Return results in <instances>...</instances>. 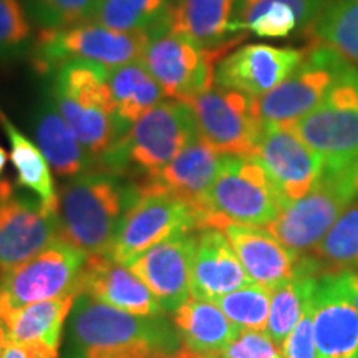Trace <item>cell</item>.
I'll use <instances>...</instances> for the list:
<instances>
[{
	"label": "cell",
	"instance_id": "6da1fadb",
	"mask_svg": "<svg viewBox=\"0 0 358 358\" xmlns=\"http://www.w3.org/2000/svg\"><path fill=\"white\" fill-rule=\"evenodd\" d=\"M181 340L166 315H134L80 294L64 358H173Z\"/></svg>",
	"mask_w": 358,
	"mask_h": 358
},
{
	"label": "cell",
	"instance_id": "7a4b0ae2",
	"mask_svg": "<svg viewBox=\"0 0 358 358\" xmlns=\"http://www.w3.org/2000/svg\"><path fill=\"white\" fill-rule=\"evenodd\" d=\"M136 196V182L105 168L70 178L57 194L58 239L88 257L108 256Z\"/></svg>",
	"mask_w": 358,
	"mask_h": 358
},
{
	"label": "cell",
	"instance_id": "3957f363",
	"mask_svg": "<svg viewBox=\"0 0 358 358\" xmlns=\"http://www.w3.org/2000/svg\"><path fill=\"white\" fill-rule=\"evenodd\" d=\"M106 70L88 62H66L52 71L48 90L58 113L98 166L127 133L111 103Z\"/></svg>",
	"mask_w": 358,
	"mask_h": 358
},
{
	"label": "cell",
	"instance_id": "277c9868",
	"mask_svg": "<svg viewBox=\"0 0 358 358\" xmlns=\"http://www.w3.org/2000/svg\"><path fill=\"white\" fill-rule=\"evenodd\" d=\"M198 134L185 101L164 100L133 123L100 168L141 182L158 174Z\"/></svg>",
	"mask_w": 358,
	"mask_h": 358
},
{
	"label": "cell",
	"instance_id": "5b68a950",
	"mask_svg": "<svg viewBox=\"0 0 358 358\" xmlns=\"http://www.w3.org/2000/svg\"><path fill=\"white\" fill-rule=\"evenodd\" d=\"M285 204L256 159L226 156L201 206L199 231L229 224L267 227Z\"/></svg>",
	"mask_w": 358,
	"mask_h": 358
},
{
	"label": "cell",
	"instance_id": "8992f818",
	"mask_svg": "<svg viewBox=\"0 0 358 358\" xmlns=\"http://www.w3.org/2000/svg\"><path fill=\"white\" fill-rule=\"evenodd\" d=\"M285 127V124H284ZM324 163V171L358 166V69L350 65L317 108L287 124Z\"/></svg>",
	"mask_w": 358,
	"mask_h": 358
},
{
	"label": "cell",
	"instance_id": "52a82bcc",
	"mask_svg": "<svg viewBox=\"0 0 358 358\" xmlns=\"http://www.w3.org/2000/svg\"><path fill=\"white\" fill-rule=\"evenodd\" d=\"M358 198V166L324 171L306 196L285 204L267 229L295 256H308L335 221Z\"/></svg>",
	"mask_w": 358,
	"mask_h": 358
},
{
	"label": "cell",
	"instance_id": "ba28073f",
	"mask_svg": "<svg viewBox=\"0 0 358 358\" xmlns=\"http://www.w3.org/2000/svg\"><path fill=\"white\" fill-rule=\"evenodd\" d=\"M148 37V32H116L93 22L58 32H40L34 43V66L40 75L73 60L115 69L141 60Z\"/></svg>",
	"mask_w": 358,
	"mask_h": 358
},
{
	"label": "cell",
	"instance_id": "9c48e42d",
	"mask_svg": "<svg viewBox=\"0 0 358 358\" xmlns=\"http://www.w3.org/2000/svg\"><path fill=\"white\" fill-rule=\"evenodd\" d=\"M136 199L124 214L108 252L124 266L168 237L199 231V214L185 199L150 182H136Z\"/></svg>",
	"mask_w": 358,
	"mask_h": 358
},
{
	"label": "cell",
	"instance_id": "30bf717a",
	"mask_svg": "<svg viewBox=\"0 0 358 358\" xmlns=\"http://www.w3.org/2000/svg\"><path fill=\"white\" fill-rule=\"evenodd\" d=\"M350 65L329 47L312 42L302 64L287 80L254 98L257 118L262 124L295 123L319 106Z\"/></svg>",
	"mask_w": 358,
	"mask_h": 358
},
{
	"label": "cell",
	"instance_id": "8fae6325",
	"mask_svg": "<svg viewBox=\"0 0 358 358\" xmlns=\"http://www.w3.org/2000/svg\"><path fill=\"white\" fill-rule=\"evenodd\" d=\"M226 52L204 50L163 25L151 30L141 62L164 95L187 101L196 93L213 87L217 62Z\"/></svg>",
	"mask_w": 358,
	"mask_h": 358
},
{
	"label": "cell",
	"instance_id": "7c38bea8",
	"mask_svg": "<svg viewBox=\"0 0 358 358\" xmlns=\"http://www.w3.org/2000/svg\"><path fill=\"white\" fill-rule=\"evenodd\" d=\"M185 103L194 116L196 131L214 150L252 158L264 128L254 110V98L213 85Z\"/></svg>",
	"mask_w": 358,
	"mask_h": 358
},
{
	"label": "cell",
	"instance_id": "4fadbf2b",
	"mask_svg": "<svg viewBox=\"0 0 358 358\" xmlns=\"http://www.w3.org/2000/svg\"><path fill=\"white\" fill-rule=\"evenodd\" d=\"M87 259L82 250L58 239L35 257L3 272L0 277V297L13 310L60 295H80L78 280Z\"/></svg>",
	"mask_w": 358,
	"mask_h": 358
},
{
	"label": "cell",
	"instance_id": "5bb4252c",
	"mask_svg": "<svg viewBox=\"0 0 358 358\" xmlns=\"http://www.w3.org/2000/svg\"><path fill=\"white\" fill-rule=\"evenodd\" d=\"M252 159L287 204L303 198L324 174L319 156L284 124H264Z\"/></svg>",
	"mask_w": 358,
	"mask_h": 358
},
{
	"label": "cell",
	"instance_id": "9a60e30c",
	"mask_svg": "<svg viewBox=\"0 0 358 358\" xmlns=\"http://www.w3.org/2000/svg\"><path fill=\"white\" fill-rule=\"evenodd\" d=\"M306 57V48L249 43L217 62L214 85L259 98L287 80Z\"/></svg>",
	"mask_w": 358,
	"mask_h": 358
},
{
	"label": "cell",
	"instance_id": "2e32d148",
	"mask_svg": "<svg viewBox=\"0 0 358 358\" xmlns=\"http://www.w3.org/2000/svg\"><path fill=\"white\" fill-rule=\"evenodd\" d=\"M198 231L179 232L155 244L129 264L164 312H174L192 297L191 277Z\"/></svg>",
	"mask_w": 358,
	"mask_h": 358
},
{
	"label": "cell",
	"instance_id": "e0dca14e",
	"mask_svg": "<svg viewBox=\"0 0 358 358\" xmlns=\"http://www.w3.org/2000/svg\"><path fill=\"white\" fill-rule=\"evenodd\" d=\"M55 241L57 211L15 192L0 203V274L35 257Z\"/></svg>",
	"mask_w": 358,
	"mask_h": 358
},
{
	"label": "cell",
	"instance_id": "ac0fdd59",
	"mask_svg": "<svg viewBox=\"0 0 358 358\" xmlns=\"http://www.w3.org/2000/svg\"><path fill=\"white\" fill-rule=\"evenodd\" d=\"M310 307L319 358H358V308L340 272L317 279Z\"/></svg>",
	"mask_w": 358,
	"mask_h": 358
},
{
	"label": "cell",
	"instance_id": "d6986e66",
	"mask_svg": "<svg viewBox=\"0 0 358 358\" xmlns=\"http://www.w3.org/2000/svg\"><path fill=\"white\" fill-rule=\"evenodd\" d=\"M243 0H173L166 27L204 50L229 53L244 38L239 29Z\"/></svg>",
	"mask_w": 358,
	"mask_h": 358
},
{
	"label": "cell",
	"instance_id": "ffe728a7",
	"mask_svg": "<svg viewBox=\"0 0 358 358\" xmlns=\"http://www.w3.org/2000/svg\"><path fill=\"white\" fill-rule=\"evenodd\" d=\"M80 294L134 315H166L163 306L131 268L110 256H90L78 280Z\"/></svg>",
	"mask_w": 358,
	"mask_h": 358
},
{
	"label": "cell",
	"instance_id": "44dd1931",
	"mask_svg": "<svg viewBox=\"0 0 358 358\" xmlns=\"http://www.w3.org/2000/svg\"><path fill=\"white\" fill-rule=\"evenodd\" d=\"M249 284L254 282L244 271L226 234L221 229L198 231L192 259V297L214 302Z\"/></svg>",
	"mask_w": 358,
	"mask_h": 358
},
{
	"label": "cell",
	"instance_id": "7402d4cb",
	"mask_svg": "<svg viewBox=\"0 0 358 358\" xmlns=\"http://www.w3.org/2000/svg\"><path fill=\"white\" fill-rule=\"evenodd\" d=\"M254 284L274 290L292 279L301 257L264 227L229 224L222 229Z\"/></svg>",
	"mask_w": 358,
	"mask_h": 358
},
{
	"label": "cell",
	"instance_id": "603a6c76",
	"mask_svg": "<svg viewBox=\"0 0 358 358\" xmlns=\"http://www.w3.org/2000/svg\"><path fill=\"white\" fill-rule=\"evenodd\" d=\"M224 158L226 155L219 153L199 134H196L171 163L166 164L153 178L141 182H150L158 189L171 192L178 198L185 199L199 214L201 206L219 174Z\"/></svg>",
	"mask_w": 358,
	"mask_h": 358
},
{
	"label": "cell",
	"instance_id": "cb8c5ba5",
	"mask_svg": "<svg viewBox=\"0 0 358 358\" xmlns=\"http://www.w3.org/2000/svg\"><path fill=\"white\" fill-rule=\"evenodd\" d=\"M181 340L179 353L191 357L217 358L241 329L227 319L216 302L191 297L171 315Z\"/></svg>",
	"mask_w": 358,
	"mask_h": 358
},
{
	"label": "cell",
	"instance_id": "d4e9b609",
	"mask_svg": "<svg viewBox=\"0 0 358 358\" xmlns=\"http://www.w3.org/2000/svg\"><path fill=\"white\" fill-rule=\"evenodd\" d=\"M32 133L48 164L60 178H75L93 168H100L80 145L69 124L58 113L50 92L34 111Z\"/></svg>",
	"mask_w": 358,
	"mask_h": 358
},
{
	"label": "cell",
	"instance_id": "484cf974",
	"mask_svg": "<svg viewBox=\"0 0 358 358\" xmlns=\"http://www.w3.org/2000/svg\"><path fill=\"white\" fill-rule=\"evenodd\" d=\"M330 0H243L239 12L241 32L261 38H289L306 35Z\"/></svg>",
	"mask_w": 358,
	"mask_h": 358
},
{
	"label": "cell",
	"instance_id": "4316f807",
	"mask_svg": "<svg viewBox=\"0 0 358 358\" xmlns=\"http://www.w3.org/2000/svg\"><path fill=\"white\" fill-rule=\"evenodd\" d=\"M77 294L27 303L8 312L7 327L12 342L43 345L58 352L65 322L73 310Z\"/></svg>",
	"mask_w": 358,
	"mask_h": 358
},
{
	"label": "cell",
	"instance_id": "83f0119b",
	"mask_svg": "<svg viewBox=\"0 0 358 358\" xmlns=\"http://www.w3.org/2000/svg\"><path fill=\"white\" fill-rule=\"evenodd\" d=\"M106 85L115 113L127 131L166 96L141 60L106 70Z\"/></svg>",
	"mask_w": 358,
	"mask_h": 358
},
{
	"label": "cell",
	"instance_id": "f1b7e54d",
	"mask_svg": "<svg viewBox=\"0 0 358 358\" xmlns=\"http://www.w3.org/2000/svg\"><path fill=\"white\" fill-rule=\"evenodd\" d=\"M320 275L317 262L312 257L303 256L297 264L292 279L272 290L266 334L275 343L282 345V342L302 319Z\"/></svg>",
	"mask_w": 358,
	"mask_h": 358
},
{
	"label": "cell",
	"instance_id": "f546056e",
	"mask_svg": "<svg viewBox=\"0 0 358 358\" xmlns=\"http://www.w3.org/2000/svg\"><path fill=\"white\" fill-rule=\"evenodd\" d=\"M0 127L10 143V161L17 173V185L29 189L45 208L57 211V189L52 168L42 150L20 131L12 120L0 108Z\"/></svg>",
	"mask_w": 358,
	"mask_h": 358
},
{
	"label": "cell",
	"instance_id": "4dcf8cb0",
	"mask_svg": "<svg viewBox=\"0 0 358 358\" xmlns=\"http://www.w3.org/2000/svg\"><path fill=\"white\" fill-rule=\"evenodd\" d=\"M306 35L358 69V0H330Z\"/></svg>",
	"mask_w": 358,
	"mask_h": 358
},
{
	"label": "cell",
	"instance_id": "1f68e13d",
	"mask_svg": "<svg viewBox=\"0 0 358 358\" xmlns=\"http://www.w3.org/2000/svg\"><path fill=\"white\" fill-rule=\"evenodd\" d=\"M320 274H337L358 268V199L348 206L319 245L308 254Z\"/></svg>",
	"mask_w": 358,
	"mask_h": 358
},
{
	"label": "cell",
	"instance_id": "d6a6232c",
	"mask_svg": "<svg viewBox=\"0 0 358 358\" xmlns=\"http://www.w3.org/2000/svg\"><path fill=\"white\" fill-rule=\"evenodd\" d=\"M168 0H98L90 22L116 32H148L166 22Z\"/></svg>",
	"mask_w": 358,
	"mask_h": 358
},
{
	"label": "cell",
	"instance_id": "836d02e7",
	"mask_svg": "<svg viewBox=\"0 0 358 358\" xmlns=\"http://www.w3.org/2000/svg\"><path fill=\"white\" fill-rule=\"evenodd\" d=\"M272 290L259 284H249L216 299L219 308L241 330L266 332L271 312Z\"/></svg>",
	"mask_w": 358,
	"mask_h": 358
},
{
	"label": "cell",
	"instance_id": "e575fe53",
	"mask_svg": "<svg viewBox=\"0 0 358 358\" xmlns=\"http://www.w3.org/2000/svg\"><path fill=\"white\" fill-rule=\"evenodd\" d=\"M98 0H22L40 32H58L92 19Z\"/></svg>",
	"mask_w": 358,
	"mask_h": 358
},
{
	"label": "cell",
	"instance_id": "d590c367",
	"mask_svg": "<svg viewBox=\"0 0 358 358\" xmlns=\"http://www.w3.org/2000/svg\"><path fill=\"white\" fill-rule=\"evenodd\" d=\"M32 45V20L20 0H0V60H12Z\"/></svg>",
	"mask_w": 358,
	"mask_h": 358
},
{
	"label": "cell",
	"instance_id": "8d00e7d4",
	"mask_svg": "<svg viewBox=\"0 0 358 358\" xmlns=\"http://www.w3.org/2000/svg\"><path fill=\"white\" fill-rule=\"evenodd\" d=\"M217 358H282V350L266 332L239 330Z\"/></svg>",
	"mask_w": 358,
	"mask_h": 358
},
{
	"label": "cell",
	"instance_id": "74e56055",
	"mask_svg": "<svg viewBox=\"0 0 358 358\" xmlns=\"http://www.w3.org/2000/svg\"><path fill=\"white\" fill-rule=\"evenodd\" d=\"M280 350L282 358H319L315 335H313L310 303H308L307 310L303 312L299 324L294 327V330L287 335V338L282 342Z\"/></svg>",
	"mask_w": 358,
	"mask_h": 358
},
{
	"label": "cell",
	"instance_id": "f35d334b",
	"mask_svg": "<svg viewBox=\"0 0 358 358\" xmlns=\"http://www.w3.org/2000/svg\"><path fill=\"white\" fill-rule=\"evenodd\" d=\"M0 358H58V352L43 345L8 342Z\"/></svg>",
	"mask_w": 358,
	"mask_h": 358
},
{
	"label": "cell",
	"instance_id": "ab89813d",
	"mask_svg": "<svg viewBox=\"0 0 358 358\" xmlns=\"http://www.w3.org/2000/svg\"><path fill=\"white\" fill-rule=\"evenodd\" d=\"M8 312H10V308H8L7 303L3 302V299L0 297V357H2L3 350H6L7 343L10 342V338H8V327H7Z\"/></svg>",
	"mask_w": 358,
	"mask_h": 358
},
{
	"label": "cell",
	"instance_id": "60d3db41",
	"mask_svg": "<svg viewBox=\"0 0 358 358\" xmlns=\"http://www.w3.org/2000/svg\"><path fill=\"white\" fill-rule=\"evenodd\" d=\"M342 274L343 284H345L347 294L350 295L353 306L358 308V271H343Z\"/></svg>",
	"mask_w": 358,
	"mask_h": 358
},
{
	"label": "cell",
	"instance_id": "b9f144b4",
	"mask_svg": "<svg viewBox=\"0 0 358 358\" xmlns=\"http://www.w3.org/2000/svg\"><path fill=\"white\" fill-rule=\"evenodd\" d=\"M10 194H13V186H12V182L7 181V179H3V181H0V203H2L3 199H7Z\"/></svg>",
	"mask_w": 358,
	"mask_h": 358
},
{
	"label": "cell",
	"instance_id": "7bdbcfd3",
	"mask_svg": "<svg viewBox=\"0 0 358 358\" xmlns=\"http://www.w3.org/2000/svg\"><path fill=\"white\" fill-rule=\"evenodd\" d=\"M7 166V151L0 146V176H2L3 169Z\"/></svg>",
	"mask_w": 358,
	"mask_h": 358
},
{
	"label": "cell",
	"instance_id": "ee69618b",
	"mask_svg": "<svg viewBox=\"0 0 358 358\" xmlns=\"http://www.w3.org/2000/svg\"><path fill=\"white\" fill-rule=\"evenodd\" d=\"M173 358H206V357H191V355H185V353H176Z\"/></svg>",
	"mask_w": 358,
	"mask_h": 358
},
{
	"label": "cell",
	"instance_id": "f6af8a7d",
	"mask_svg": "<svg viewBox=\"0 0 358 358\" xmlns=\"http://www.w3.org/2000/svg\"><path fill=\"white\" fill-rule=\"evenodd\" d=\"M0 277H2V274H0Z\"/></svg>",
	"mask_w": 358,
	"mask_h": 358
}]
</instances>
